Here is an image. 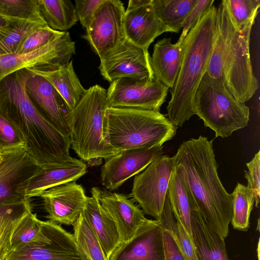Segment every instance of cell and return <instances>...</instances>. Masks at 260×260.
<instances>
[{
	"label": "cell",
	"instance_id": "44dd1931",
	"mask_svg": "<svg viewBox=\"0 0 260 260\" xmlns=\"http://www.w3.org/2000/svg\"><path fill=\"white\" fill-rule=\"evenodd\" d=\"M87 166L76 158L62 162L43 167L40 172L29 181L26 189V197H40L45 190L53 187L76 181L87 173Z\"/></svg>",
	"mask_w": 260,
	"mask_h": 260
},
{
	"label": "cell",
	"instance_id": "ab89813d",
	"mask_svg": "<svg viewBox=\"0 0 260 260\" xmlns=\"http://www.w3.org/2000/svg\"><path fill=\"white\" fill-rule=\"evenodd\" d=\"M246 165L248 170L244 176L248 183L247 186L253 191L255 206L258 208L260 201V151Z\"/></svg>",
	"mask_w": 260,
	"mask_h": 260
},
{
	"label": "cell",
	"instance_id": "b9f144b4",
	"mask_svg": "<svg viewBox=\"0 0 260 260\" xmlns=\"http://www.w3.org/2000/svg\"><path fill=\"white\" fill-rule=\"evenodd\" d=\"M213 0H197L196 4L187 16L183 23L182 31L177 42L181 44L190 29L196 24L204 12L213 5Z\"/></svg>",
	"mask_w": 260,
	"mask_h": 260
},
{
	"label": "cell",
	"instance_id": "30bf717a",
	"mask_svg": "<svg viewBox=\"0 0 260 260\" xmlns=\"http://www.w3.org/2000/svg\"><path fill=\"white\" fill-rule=\"evenodd\" d=\"M100 59V74L110 83L123 77L155 79L148 50L135 45L126 38Z\"/></svg>",
	"mask_w": 260,
	"mask_h": 260
},
{
	"label": "cell",
	"instance_id": "e0dca14e",
	"mask_svg": "<svg viewBox=\"0 0 260 260\" xmlns=\"http://www.w3.org/2000/svg\"><path fill=\"white\" fill-rule=\"evenodd\" d=\"M25 90L41 115L64 136L70 138L65 115L66 104L55 88L44 78L29 71Z\"/></svg>",
	"mask_w": 260,
	"mask_h": 260
},
{
	"label": "cell",
	"instance_id": "ee69618b",
	"mask_svg": "<svg viewBox=\"0 0 260 260\" xmlns=\"http://www.w3.org/2000/svg\"><path fill=\"white\" fill-rule=\"evenodd\" d=\"M4 153L0 149V164L3 161L4 159Z\"/></svg>",
	"mask_w": 260,
	"mask_h": 260
},
{
	"label": "cell",
	"instance_id": "7bdbcfd3",
	"mask_svg": "<svg viewBox=\"0 0 260 260\" xmlns=\"http://www.w3.org/2000/svg\"><path fill=\"white\" fill-rule=\"evenodd\" d=\"M25 201L13 204H0V217L15 210L20 206Z\"/></svg>",
	"mask_w": 260,
	"mask_h": 260
},
{
	"label": "cell",
	"instance_id": "6da1fadb",
	"mask_svg": "<svg viewBox=\"0 0 260 260\" xmlns=\"http://www.w3.org/2000/svg\"><path fill=\"white\" fill-rule=\"evenodd\" d=\"M182 177L206 222L225 239L232 217V195L219 178L213 140L199 136L183 142L173 156Z\"/></svg>",
	"mask_w": 260,
	"mask_h": 260
},
{
	"label": "cell",
	"instance_id": "d590c367",
	"mask_svg": "<svg viewBox=\"0 0 260 260\" xmlns=\"http://www.w3.org/2000/svg\"><path fill=\"white\" fill-rule=\"evenodd\" d=\"M0 16L28 20L44 19L38 0H0Z\"/></svg>",
	"mask_w": 260,
	"mask_h": 260
},
{
	"label": "cell",
	"instance_id": "52a82bcc",
	"mask_svg": "<svg viewBox=\"0 0 260 260\" xmlns=\"http://www.w3.org/2000/svg\"><path fill=\"white\" fill-rule=\"evenodd\" d=\"M254 21L236 29L231 20L223 57V83L234 98L242 103L249 100L258 88L250 56V34Z\"/></svg>",
	"mask_w": 260,
	"mask_h": 260
},
{
	"label": "cell",
	"instance_id": "83f0119b",
	"mask_svg": "<svg viewBox=\"0 0 260 260\" xmlns=\"http://www.w3.org/2000/svg\"><path fill=\"white\" fill-rule=\"evenodd\" d=\"M52 223L50 220H39L36 214L29 212L14 230L11 239V251L28 243L49 241Z\"/></svg>",
	"mask_w": 260,
	"mask_h": 260
},
{
	"label": "cell",
	"instance_id": "4fadbf2b",
	"mask_svg": "<svg viewBox=\"0 0 260 260\" xmlns=\"http://www.w3.org/2000/svg\"><path fill=\"white\" fill-rule=\"evenodd\" d=\"M125 11L119 0H105L96 10L84 38L100 58L125 38Z\"/></svg>",
	"mask_w": 260,
	"mask_h": 260
},
{
	"label": "cell",
	"instance_id": "cb8c5ba5",
	"mask_svg": "<svg viewBox=\"0 0 260 260\" xmlns=\"http://www.w3.org/2000/svg\"><path fill=\"white\" fill-rule=\"evenodd\" d=\"M182 55V45L173 44L171 38H164L153 47L150 62L155 78L172 88L178 75Z\"/></svg>",
	"mask_w": 260,
	"mask_h": 260
},
{
	"label": "cell",
	"instance_id": "1f68e13d",
	"mask_svg": "<svg viewBox=\"0 0 260 260\" xmlns=\"http://www.w3.org/2000/svg\"><path fill=\"white\" fill-rule=\"evenodd\" d=\"M232 195L233 212L231 220L234 229L247 231L249 218L255 202L253 191L247 186L238 183Z\"/></svg>",
	"mask_w": 260,
	"mask_h": 260
},
{
	"label": "cell",
	"instance_id": "277c9868",
	"mask_svg": "<svg viewBox=\"0 0 260 260\" xmlns=\"http://www.w3.org/2000/svg\"><path fill=\"white\" fill-rule=\"evenodd\" d=\"M177 128L159 111L109 107L105 114L104 139L118 153L161 146L175 136Z\"/></svg>",
	"mask_w": 260,
	"mask_h": 260
},
{
	"label": "cell",
	"instance_id": "9a60e30c",
	"mask_svg": "<svg viewBox=\"0 0 260 260\" xmlns=\"http://www.w3.org/2000/svg\"><path fill=\"white\" fill-rule=\"evenodd\" d=\"M5 260H87L73 234L53 222L50 240L25 244L11 250Z\"/></svg>",
	"mask_w": 260,
	"mask_h": 260
},
{
	"label": "cell",
	"instance_id": "7402d4cb",
	"mask_svg": "<svg viewBox=\"0 0 260 260\" xmlns=\"http://www.w3.org/2000/svg\"><path fill=\"white\" fill-rule=\"evenodd\" d=\"M27 69L44 78L55 88L69 112L75 107L86 91L74 71L72 60L59 68L33 67Z\"/></svg>",
	"mask_w": 260,
	"mask_h": 260
},
{
	"label": "cell",
	"instance_id": "5b68a950",
	"mask_svg": "<svg viewBox=\"0 0 260 260\" xmlns=\"http://www.w3.org/2000/svg\"><path fill=\"white\" fill-rule=\"evenodd\" d=\"M109 107L107 90L96 84L86 89L75 107L66 113L71 147L81 160H106L118 153L104 139L105 114Z\"/></svg>",
	"mask_w": 260,
	"mask_h": 260
},
{
	"label": "cell",
	"instance_id": "7c38bea8",
	"mask_svg": "<svg viewBox=\"0 0 260 260\" xmlns=\"http://www.w3.org/2000/svg\"><path fill=\"white\" fill-rule=\"evenodd\" d=\"M42 168L25 148L5 153L0 164V204L29 199L26 197L29 182Z\"/></svg>",
	"mask_w": 260,
	"mask_h": 260
},
{
	"label": "cell",
	"instance_id": "836d02e7",
	"mask_svg": "<svg viewBox=\"0 0 260 260\" xmlns=\"http://www.w3.org/2000/svg\"><path fill=\"white\" fill-rule=\"evenodd\" d=\"M32 211L29 199L15 210L0 217V260H5L11 251V239L20 220Z\"/></svg>",
	"mask_w": 260,
	"mask_h": 260
},
{
	"label": "cell",
	"instance_id": "60d3db41",
	"mask_svg": "<svg viewBox=\"0 0 260 260\" xmlns=\"http://www.w3.org/2000/svg\"><path fill=\"white\" fill-rule=\"evenodd\" d=\"M105 0H75V8L78 20L86 30L89 26L98 8Z\"/></svg>",
	"mask_w": 260,
	"mask_h": 260
},
{
	"label": "cell",
	"instance_id": "8d00e7d4",
	"mask_svg": "<svg viewBox=\"0 0 260 260\" xmlns=\"http://www.w3.org/2000/svg\"><path fill=\"white\" fill-rule=\"evenodd\" d=\"M48 26L41 27L30 34L21 44L15 54L27 53L39 49L64 34Z\"/></svg>",
	"mask_w": 260,
	"mask_h": 260
},
{
	"label": "cell",
	"instance_id": "484cf974",
	"mask_svg": "<svg viewBox=\"0 0 260 260\" xmlns=\"http://www.w3.org/2000/svg\"><path fill=\"white\" fill-rule=\"evenodd\" d=\"M47 26L44 19L28 20L0 16V55L15 54L30 34Z\"/></svg>",
	"mask_w": 260,
	"mask_h": 260
},
{
	"label": "cell",
	"instance_id": "8992f818",
	"mask_svg": "<svg viewBox=\"0 0 260 260\" xmlns=\"http://www.w3.org/2000/svg\"><path fill=\"white\" fill-rule=\"evenodd\" d=\"M195 114L215 137L227 138L248 125L249 109L236 100L226 88L222 78L211 77L206 72L194 98Z\"/></svg>",
	"mask_w": 260,
	"mask_h": 260
},
{
	"label": "cell",
	"instance_id": "4316f807",
	"mask_svg": "<svg viewBox=\"0 0 260 260\" xmlns=\"http://www.w3.org/2000/svg\"><path fill=\"white\" fill-rule=\"evenodd\" d=\"M40 13L51 29L66 32L78 20L75 5L69 0H38Z\"/></svg>",
	"mask_w": 260,
	"mask_h": 260
},
{
	"label": "cell",
	"instance_id": "4dcf8cb0",
	"mask_svg": "<svg viewBox=\"0 0 260 260\" xmlns=\"http://www.w3.org/2000/svg\"><path fill=\"white\" fill-rule=\"evenodd\" d=\"M73 226L74 240L87 260H109L83 212Z\"/></svg>",
	"mask_w": 260,
	"mask_h": 260
},
{
	"label": "cell",
	"instance_id": "603a6c76",
	"mask_svg": "<svg viewBox=\"0 0 260 260\" xmlns=\"http://www.w3.org/2000/svg\"><path fill=\"white\" fill-rule=\"evenodd\" d=\"M190 225L199 260H229L225 239L208 225L197 207L191 212Z\"/></svg>",
	"mask_w": 260,
	"mask_h": 260
},
{
	"label": "cell",
	"instance_id": "3957f363",
	"mask_svg": "<svg viewBox=\"0 0 260 260\" xmlns=\"http://www.w3.org/2000/svg\"><path fill=\"white\" fill-rule=\"evenodd\" d=\"M217 8L213 5L203 14L181 43L180 70L167 107L168 119L182 127L194 114V98L207 72L214 39Z\"/></svg>",
	"mask_w": 260,
	"mask_h": 260
},
{
	"label": "cell",
	"instance_id": "e575fe53",
	"mask_svg": "<svg viewBox=\"0 0 260 260\" xmlns=\"http://www.w3.org/2000/svg\"><path fill=\"white\" fill-rule=\"evenodd\" d=\"M221 2L226 8L232 24L236 29L255 20L260 7L259 0H223Z\"/></svg>",
	"mask_w": 260,
	"mask_h": 260
},
{
	"label": "cell",
	"instance_id": "7a4b0ae2",
	"mask_svg": "<svg viewBox=\"0 0 260 260\" xmlns=\"http://www.w3.org/2000/svg\"><path fill=\"white\" fill-rule=\"evenodd\" d=\"M29 71L24 69L0 81V113L17 129L29 154L42 167L71 159L70 138L38 112L29 100L25 82Z\"/></svg>",
	"mask_w": 260,
	"mask_h": 260
},
{
	"label": "cell",
	"instance_id": "d6a6232c",
	"mask_svg": "<svg viewBox=\"0 0 260 260\" xmlns=\"http://www.w3.org/2000/svg\"><path fill=\"white\" fill-rule=\"evenodd\" d=\"M160 221L162 226L165 260H186L174 233L176 219L168 193L165 201Z\"/></svg>",
	"mask_w": 260,
	"mask_h": 260
},
{
	"label": "cell",
	"instance_id": "ac0fdd59",
	"mask_svg": "<svg viewBox=\"0 0 260 260\" xmlns=\"http://www.w3.org/2000/svg\"><path fill=\"white\" fill-rule=\"evenodd\" d=\"M91 193L96 196L101 206L114 221L120 243L129 240L149 220L134 201L123 194L111 192L96 187L91 188Z\"/></svg>",
	"mask_w": 260,
	"mask_h": 260
},
{
	"label": "cell",
	"instance_id": "ffe728a7",
	"mask_svg": "<svg viewBox=\"0 0 260 260\" xmlns=\"http://www.w3.org/2000/svg\"><path fill=\"white\" fill-rule=\"evenodd\" d=\"M109 260H165L161 221L149 219L129 240L120 243Z\"/></svg>",
	"mask_w": 260,
	"mask_h": 260
},
{
	"label": "cell",
	"instance_id": "d4e9b609",
	"mask_svg": "<svg viewBox=\"0 0 260 260\" xmlns=\"http://www.w3.org/2000/svg\"><path fill=\"white\" fill-rule=\"evenodd\" d=\"M83 213L98 237L108 259L120 244L117 226L110 215L101 206L96 196L88 197Z\"/></svg>",
	"mask_w": 260,
	"mask_h": 260
},
{
	"label": "cell",
	"instance_id": "f1b7e54d",
	"mask_svg": "<svg viewBox=\"0 0 260 260\" xmlns=\"http://www.w3.org/2000/svg\"><path fill=\"white\" fill-rule=\"evenodd\" d=\"M197 0H151L157 17L168 32L178 33Z\"/></svg>",
	"mask_w": 260,
	"mask_h": 260
},
{
	"label": "cell",
	"instance_id": "ba28073f",
	"mask_svg": "<svg viewBox=\"0 0 260 260\" xmlns=\"http://www.w3.org/2000/svg\"><path fill=\"white\" fill-rule=\"evenodd\" d=\"M174 156L161 155L135 176L131 196L144 214L160 220L172 172Z\"/></svg>",
	"mask_w": 260,
	"mask_h": 260
},
{
	"label": "cell",
	"instance_id": "5bb4252c",
	"mask_svg": "<svg viewBox=\"0 0 260 260\" xmlns=\"http://www.w3.org/2000/svg\"><path fill=\"white\" fill-rule=\"evenodd\" d=\"M163 153L162 146L126 150L117 153L106 160L102 166V184L109 191L117 189Z\"/></svg>",
	"mask_w": 260,
	"mask_h": 260
},
{
	"label": "cell",
	"instance_id": "2e32d148",
	"mask_svg": "<svg viewBox=\"0 0 260 260\" xmlns=\"http://www.w3.org/2000/svg\"><path fill=\"white\" fill-rule=\"evenodd\" d=\"M49 220L73 225L79 218L87 198L82 186L72 181L44 191L40 196Z\"/></svg>",
	"mask_w": 260,
	"mask_h": 260
},
{
	"label": "cell",
	"instance_id": "9c48e42d",
	"mask_svg": "<svg viewBox=\"0 0 260 260\" xmlns=\"http://www.w3.org/2000/svg\"><path fill=\"white\" fill-rule=\"evenodd\" d=\"M169 88L156 79L123 77L113 81L107 90L109 107L159 111Z\"/></svg>",
	"mask_w": 260,
	"mask_h": 260
},
{
	"label": "cell",
	"instance_id": "74e56055",
	"mask_svg": "<svg viewBox=\"0 0 260 260\" xmlns=\"http://www.w3.org/2000/svg\"><path fill=\"white\" fill-rule=\"evenodd\" d=\"M23 148L25 145L20 133L0 113V149L5 154Z\"/></svg>",
	"mask_w": 260,
	"mask_h": 260
},
{
	"label": "cell",
	"instance_id": "d6986e66",
	"mask_svg": "<svg viewBox=\"0 0 260 260\" xmlns=\"http://www.w3.org/2000/svg\"><path fill=\"white\" fill-rule=\"evenodd\" d=\"M123 26L126 39L148 50L157 37L168 32L155 14L151 0L129 1Z\"/></svg>",
	"mask_w": 260,
	"mask_h": 260
},
{
	"label": "cell",
	"instance_id": "f35d334b",
	"mask_svg": "<svg viewBox=\"0 0 260 260\" xmlns=\"http://www.w3.org/2000/svg\"><path fill=\"white\" fill-rule=\"evenodd\" d=\"M174 215L176 219L174 233L186 260H199L192 238L188 234L180 218L176 214H174Z\"/></svg>",
	"mask_w": 260,
	"mask_h": 260
},
{
	"label": "cell",
	"instance_id": "f546056e",
	"mask_svg": "<svg viewBox=\"0 0 260 260\" xmlns=\"http://www.w3.org/2000/svg\"><path fill=\"white\" fill-rule=\"evenodd\" d=\"M230 22L228 11L221 2L217 9L215 36L207 71L208 74L214 78H222L223 57Z\"/></svg>",
	"mask_w": 260,
	"mask_h": 260
},
{
	"label": "cell",
	"instance_id": "8fae6325",
	"mask_svg": "<svg viewBox=\"0 0 260 260\" xmlns=\"http://www.w3.org/2000/svg\"><path fill=\"white\" fill-rule=\"evenodd\" d=\"M75 42L69 32L44 47L22 54L0 55V81L18 70L33 67L59 68L68 64L75 54Z\"/></svg>",
	"mask_w": 260,
	"mask_h": 260
}]
</instances>
